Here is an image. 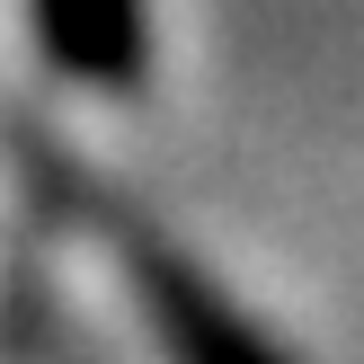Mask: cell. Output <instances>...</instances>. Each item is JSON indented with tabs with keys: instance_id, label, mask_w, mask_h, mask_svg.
<instances>
[{
	"instance_id": "obj_1",
	"label": "cell",
	"mask_w": 364,
	"mask_h": 364,
	"mask_svg": "<svg viewBox=\"0 0 364 364\" xmlns=\"http://www.w3.org/2000/svg\"><path fill=\"white\" fill-rule=\"evenodd\" d=\"M36 169H45L80 213H98L107 249H116V276H124L142 329L160 338V355H169V364H294V355L276 347V329H267V320H249L240 302L205 276V258H196V249H178L151 213L116 205V196L89 187V178H63L45 151H36Z\"/></svg>"
},
{
	"instance_id": "obj_2",
	"label": "cell",
	"mask_w": 364,
	"mask_h": 364,
	"mask_svg": "<svg viewBox=\"0 0 364 364\" xmlns=\"http://www.w3.org/2000/svg\"><path fill=\"white\" fill-rule=\"evenodd\" d=\"M27 27H36V53L71 89L134 98L151 80V18H142V0H27Z\"/></svg>"
}]
</instances>
